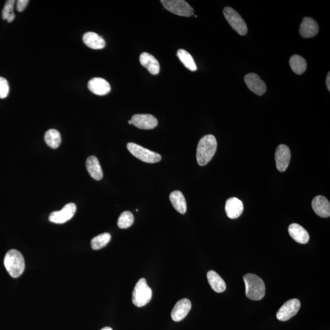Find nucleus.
Segmentation results:
<instances>
[{
    "label": "nucleus",
    "instance_id": "b1692460",
    "mask_svg": "<svg viewBox=\"0 0 330 330\" xmlns=\"http://www.w3.org/2000/svg\"><path fill=\"white\" fill-rule=\"evenodd\" d=\"M290 66L292 71L297 75L303 74L306 71L307 63L305 59L300 55H295L289 60Z\"/></svg>",
    "mask_w": 330,
    "mask_h": 330
},
{
    "label": "nucleus",
    "instance_id": "9b49d317",
    "mask_svg": "<svg viewBox=\"0 0 330 330\" xmlns=\"http://www.w3.org/2000/svg\"><path fill=\"white\" fill-rule=\"evenodd\" d=\"M244 80L249 90L258 95H263L266 93L267 87L266 83L261 79L258 75L254 73H249L244 77Z\"/></svg>",
    "mask_w": 330,
    "mask_h": 330
},
{
    "label": "nucleus",
    "instance_id": "a211bd4d",
    "mask_svg": "<svg viewBox=\"0 0 330 330\" xmlns=\"http://www.w3.org/2000/svg\"><path fill=\"white\" fill-rule=\"evenodd\" d=\"M289 233L291 238L297 243L306 244L309 240L308 231L297 223H292L289 226Z\"/></svg>",
    "mask_w": 330,
    "mask_h": 330
},
{
    "label": "nucleus",
    "instance_id": "f257e3e1",
    "mask_svg": "<svg viewBox=\"0 0 330 330\" xmlns=\"http://www.w3.org/2000/svg\"><path fill=\"white\" fill-rule=\"evenodd\" d=\"M217 148V142L212 135H207L198 143L196 159L199 165L206 166L212 159Z\"/></svg>",
    "mask_w": 330,
    "mask_h": 330
},
{
    "label": "nucleus",
    "instance_id": "f704fd0d",
    "mask_svg": "<svg viewBox=\"0 0 330 330\" xmlns=\"http://www.w3.org/2000/svg\"><path fill=\"white\" fill-rule=\"evenodd\" d=\"M128 124H130V125H132V120H128Z\"/></svg>",
    "mask_w": 330,
    "mask_h": 330
},
{
    "label": "nucleus",
    "instance_id": "f8f14e48",
    "mask_svg": "<svg viewBox=\"0 0 330 330\" xmlns=\"http://www.w3.org/2000/svg\"><path fill=\"white\" fill-rule=\"evenodd\" d=\"M132 124L143 130H150L157 127L158 120L153 116L148 114H137L132 118Z\"/></svg>",
    "mask_w": 330,
    "mask_h": 330
},
{
    "label": "nucleus",
    "instance_id": "393cba45",
    "mask_svg": "<svg viewBox=\"0 0 330 330\" xmlns=\"http://www.w3.org/2000/svg\"><path fill=\"white\" fill-rule=\"evenodd\" d=\"M44 140L50 148L55 150L61 144V134L57 130L50 129L45 133Z\"/></svg>",
    "mask_w": 330,
    "mask_h": 330
},
{
    "label": "nucleus",
    "instance_id": "39448f33",
    "mask_svg": "<svg viewBox=\"0 0 330 330\" xmlns=\"http://www.w3.org/2000/svg\"><path fill=\"white\" fill-rule=\"evenodd\" d=\"M127 148L129 152L138 159L148 163L159 162L162 157L159 153L153 152L133 143H128Z\"/></svg>",
    "mask_w": 330,
    "mask_h": 330
},
{
    "label": "nucleus",
    "instance_id": "0eeeda50",
    "mask_svg": "<svg viewBox=\"0 0 330 330\" xmlns=\"http://www.w3.org/2000/svg\"><path fill=\"white\" fill-rule=\"evenodd\" d=\"M163 7L171 13L183 17H191L194 14V9L184 0H162Z\"/></svg>",
    "mask_w": 330,
    "mask_h": 330
},
{
    "label": "nucleus",
    "instance_id": "423d86ee",
    "mask_svg": "<svg viewBox=\"0 0 330 330\" xmlns=\"http://www.w3.org/2000/svg\"><path fill=\"white\" fill-rule=\"evenodd\" d=\"M223 14L228 24L238 34L241 36L247 34V25L238 12L231 7H226L223 9Z\"/></svg>",
    "mask_w": 330,
    "mask_h": 330
},
{
    "label": "nucleus",
    "instance_id": "cd10ccee",
    "mask_svg": "<svg viewBox=\"0 0 330 330\" xmlns=\"http://www.w3.org/2000/svg\"><path fill=\"white\" fill-rule=\"evenodd\" d=\"M134 222V216L129 211H125L120 214L118 218V226L120 229H127Z\"/></svg>",
    "mask_w": 330,
    "mask_h": 330
},
{
    "label": "nucleus",
    "instance_id": "bb28decb",
    "mask_svg": "<svg viewBox=\"0 0 330 330\" xmlns=\"http://www.w3.org/2000/svg\"><path fill=\"white\" fill-rule=\"evenodd\" d=\"M111 238L112 236L110 233H105L99 234V236L92 239L91 243H90L92 248L94 250H98V249L105 247L110 242Z\"/></svg>",
    "mask_w": 330,
    "mask_h": 330
},
{
    "label": "nucleus",
    "instance_id": "f3484780",
    "mask_svg": "<svg viewBox=\"0 0 330 330\" xmlns=\"http://www.w3.org/2000/svg\"><path fill=\"white\" fill-rule=\"evenodd\" d=\"M225 210L226 215L229 218H238L243 213V203L235 197L229 198L226 203Z\"/></svg>",
    "mask_w": 330,
    "mask_h": 330
},
{
    "label": "nucleus",
    "instance_id": "1a4fd4ad",
    "mask_svg": "<svg viewBox=\"0 0 330 330\" xmlns=\"http://www.w3.org/2000/svg\"><path fill=\"white\" fill-rule=\"evenodd\" d=\"M77 210V206L74 203H69L61 210L55 211L50 213L49 221L57 224H63L71 219Z\"/></svg>",
    "mask_w": 330,
    "mask_h": 330
},
{
    "label": "nucleus",
    "instance_id": "c756f323",
    "mask_svg": "<svg viewBox=\"0 0 330 330\" xmlns=\"http://www.w3.org/2000/svg\"><path fill=\"white\" fill-rule=\"evenodd\" d=\"M9 87L8 82L3 77H0V99H4L8 95Z\"/></svg>",
    "mask_w": 330,
    "mask_h": 330
},
{
    "label": "nucleus",
    "instance_id": "ddd939ff",
    "mask_svg": "<svg viewBox=\"0 0 330 330\" xmlns=\"http://www.w3.org/2000/svg\"><path fill=\"white\" fill-rule=\"evenodd\" d=\"M299 32L303 38H311L318 34V24L311 17H304L300 27Z\"/></svg>",
    "mask_w": 330,
    "mask_h": 330
},
{
    "label": "nucleus",
    "instance_id": "2f4dec72",
    "mask_svg": "<svg viewBox=\"0 0 330 330\" xmlns=\"http://www.w3.org/2000/svg\"><path fill=\"white\" fill-rule=\"evenodd\" d=\"M330 73L329 72L328 74H327V76L326 84H327V89H328L329 91H330Z\"/></svg>",
    "mask_w": 330,
    "mask_h": 330
},
{
    "label": "nucleus",
    "instance_id": "473e14b6",
    "mask_svg": "<svg viewBox=\"0 0 330 330\" xmlns=\"http://www.w3.org/2000/svg\"><path fill=\"white\" fill-rule=\"evenodd\" d=\"M15 17L16 16H15V14L13 12V13H12L11 15H10V16L8 17V18H7L6 21L7 22L11 23L14 21Z\"/></svg>",
    "mask_w": 330,
    "mask_h": 330
},
{
    "label": "nucleus",
    "instance_id": "2eb2a0df",
    "mask_svg": "<svg viewBox=\"0 0 330 330\" xmlns=\"http://www.w3.org/2000/svg\"><path fill=\"white\" fill-rule=\"evenodd\" d=\"M191 308V303L188 299H183L179 301L171 312V318L175 322L182 321L187 316Z\"/></svg>",
    "mask_w": 330,
    "mask_h": 330
},
{
    "label": "nucleus",
    "instance_id": "6ab92c4d",
    "mask_svg": "<svg viewBox=\"0 0 330 330\" xmlns=\"http://www.w3.org/2000/svg\"><path fill=\"white\" fill-rule=\"evenodd\" d=\"M140 62L143 67L148 70L150 74L155 75L160 72L159 62L153 55L146 52L143 53L140 55Z\"/></svg>",
    "mask_w": 330,
    "mask_h": 330
},
{
    "label": "nucleus",
    "instance_id": "72a5a7b5",
    "mask_svg": "<svg viewBox=\"0 0 330 330\" xmlns=\"http://www.w3.org/2000/svg\"><path fill=\"white\" fill-rule=\"evenodd\" d=\"M101 330H113L112 328H110V327H104V328L102 329Z\"/></svg>",
    "mask_w": 330,
    "mask_h": 330
},
{
    "label": "nucleus",
    "instance_id": "412c9836",
    "mask_svg": "<svg viewBox=\"0 0 330 330\" xmlns=\"http://www.w3.org/2000/svg\"><path fill=\"white\" fill-rule=\"evenodd\" d=\"M88 173L94 180H100L103 178V171L99 161L95 156H90L86 162Z\"/></svg>",
    "mask_w": 330,
    "mask_h": 330
},
{
    "label": "nucleus",
    "instance_id": "6e6552de",
    "mask_svg": "<svg viewBox=\"0 0 330 330\" xmlns=\"http://www.w3.org/2000/svg\"><path fill=\"white\" fill-rule=\"evenodd\" d=\"M300 301L298 299L289 300L284 303L276 314L277 319L279 321L286 322L298 313L300 308Z\"/></svg>",
    "mask_w": 330,
    "mask_h": 330
},
{
    "label": "nucleus",
    "instance_id": "7ed1b4c3",
    "mask_svg": "<svg viewBox=\"0 0 330 330\" xmlns=\"http://www.w3.org/2000/svg\"><path fill=\"white\" fill-rule=\"evenodd\" d=\"M4 265L10 276L14 278H19L25 270L24 256L16 249H11L4 257Z\"/></svg>",
    "mask_w": 330,
    "mask_h": 330
},
{
    "label": "nucleus",
    "instance_id": "5701e85b",
    "mask_svg": "<svg viewBox=\"0 0 330 330\" xmlns=\"http://www.w3.org/2000/svg\"><path fill=\"white\" fill-rule=\"evenodd\" d=\"M170 200L173 208L179 213L184 214L186 211V203L184 196L180 191H173L170 194Z\"/></svg>",
    "mask_w": 330,
    "mask_h": 330
},
{
    "label": "nucleus",
    "instance_id": "c85d7f7f",
    "mask_svg": "<svg viewBox=\"0 0 330 330\" xmlns=\"http://www.w3.org/2000/svg\"><path fill=\"white\" fill-rule=\"evenodd\" d=\"M14 4V0H9V1L6 2V4H5L4 8L2 11V19L7 20L10 16V15L13 13Z\"/></svg>",
    "mask_w": 330,
    "mask_h": 330
},
{
    "label": "nucleus",
    "instance_id": "dca6fc26",
    "mask_svg": "<svg viewBox=\"0 0 330 330\" xmlns=\"http://www.w3.org/2000/svg\"><path fill=\"white\" fill-rule=\"evenodd\" d=\"M88 87L90 91L98 95H107L111 90L109 83L99 77L93 78L90 80Z\"/></svg>",
    "mask_w": 330,
    "mask_h": 330
},
{
    "label": "nucleus",
    "instance_id": "7c9ffc66",
    "mask_svg": "<svg viewBox=\"0 0 330 330\" xmlns=\"http://www.w3.org/2000/svg\"><path fill=\"white\" fill-rule=\"evenodd\" d=\"M29 0H18L17 2V10L19 12L24 11L29 4Z\"/></svg>",
    "mask_w": 330,
    "mask_h": 330
},
{
    "label": "nucleus",
    "instance_id": "20e7f679",
    "mask_svg": "<svg viewBox=\"0 0 330 330\" xmlns=\"http://www.w3.org/2000/svg\"><path fill=\"white\" fill-rule=\"evenodd\" d=\"M152 289L148 285L146 279L141 278L136 284L132 293V302L136 306L143 307L152 299Z\"/></svg>",
    "mask_w": 330,
    "mask_h": 330
},
{
    "label": "nucleus",
    "instance_id": "9d476101",
    "mask_svg": "<svg viewBox=\"0 0 330 330\" xmlns=\"http://www.w3.org/2000/svg\"><path fill=\"white\" fill-rule=\"evenodd\" d=\"M291 153L289 148L285 145H280L277 148L275 152L276 168L280 172H284L288 168Z\"/></svg>",
    "mask_w": 330,
    "mask_h": 330
},
{
    "label": "nucleus",
    "instance_id": "4be33fe9",
    "mask_svg": "<svg viewBox=\"0 0 330 330\" xmlns=\"http://www.w3.org/2000/svg\"><path fill=\"white\" fill-rule=\"evenodd\" d=\"M209 284L211 289L217 293H221L225 292L226 289V285L225 281L215 271H209L207 274Z\"/></svg>",
    "mask_w": 330,
    "mask_h": 330
},
{
    "label": "nucleus",
    "instance_id": "a878e982",
    "mask_svg": "<svg viewBox=\"0 0 330 330\" xmlns=\"http://www.w3.org/2000/svg\"><path fill=\"white\" fill-rule=\"evenodd\" d=\"M177 56L180 61L183 63L185 67L191 71H196L197 70L195 60L188 52L183 49H180L177 53Z\"/></svg>",
    "mask_w": 330,
    "mask_h": 330
},
{
    "label": "nucleus",
    "instance_id": "4468645a",
    "mask_svg": "<svg viewBox=\"0 0 330 330\" xmlns=\"http://www.w3.org/2000/svg\"><path fill=\"white\" fill-rule=\"evenodd\" d=\"M312 208L317 215L322 218L330 216V201L323 196H317L312 201Z\"/></svg>",
    "mask_w": 330,
    "mask_h": 330
},
{
    "label": "nucleus",
    "instance_id": "aec40b11",
    "mask_svg": "<svg viewBox=\"0 0 330 330\" xmlns=\"http://www.w3.org/2000/svg\"><path fill=\"white\" fill-rule=\"evenodd\" d=\"M83 41L87 47L94 50L102 49L105 47L104 39L94 32H87L83 35Z\"/></svg>",
    "mask_w": 330,
    "mask_h": 330
},
{
    "label": "nucleus",
    "instance_id": "f03ea898",
    "mask_svg": "<svg viewBox=\"0 0 330 330\" xmlns=\"http://www.w3.org/2000/svg\"><path fill=\"white\" fill-rule=\"evenodd\" d=\"M245 285L246 296L251 300L259 301L263 299L266 295V286L260 277L252 273H248L243 276Z\"/></svg>",
    "mask_w": 330,
    "mask_h": 330
}]
</instances>
